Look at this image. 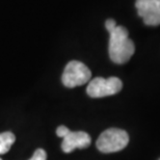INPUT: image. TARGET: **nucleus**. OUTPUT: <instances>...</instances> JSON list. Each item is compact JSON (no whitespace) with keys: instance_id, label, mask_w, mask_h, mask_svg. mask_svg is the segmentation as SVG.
I'll list each match as a JSON object with an SVG mask.
<instances>
[{"instance_id":"f257e3e1","label":"nucleus","mask_w":160,"mask_h":160,"mask_svg":"<svg viewBox=\"0 0 160 160\" xmlns=\"http://www.w3.org/2000/svg\"><path fill=\"white\" fill-rule=\"evenodd\" d=\"M109 34L108 53L110 59L118 65L126 63L135 52V46L128 37L127 28L117 26Z\"/></svg>"},{"instance_id":"f03ea898","label":"nucleus","mask_w":160,"mask_h":160,"mask_svg":"<svg viewBox=\"0 0 160 160\" xmlns=\"http://www.w3.org/2000/svg\"><path fill=\"white\" fill-rule=\"evenodd\" d=\"M128 142L129 135L126 131L118 128H110L99 136L96 146L102 153H114L126 148Z\"/></svg>"},{"instance_id":"7ed1b4c3","label":"nucleus","mask_w":160,"mask_h":160,"mask_svg":"<svg viewBox=\"0 0 160 160\" xmlns=\"http://www.w3.org/2000/svg\"><path fill=\"white\" fill-rule=\"evenodd\" d=\"M92 77V72L84 63L78 60H71L63 70L62 81L67 88H76L88 83Z\"/></svg>"},{"instance_id":"20e7f679","label":"nucleus","mask_w":160,"mask_h":160,"mask_svg":"<svg viewBox=\"0 0 160 160\" xmlns=\"http://www.w3.org/2000/svg\"><path fill=\"white\" fill-rule=\"evenodd\" d=\"M122 88L123 82L118 77H109L107 79L96 77L89 81L86 92L91 98H103L118 94Z\"/></svg>"},{"instance_id":"39448f33","label":"nucleus","mask_w":160,"mask_h":160,"mask_svg":"<svg viewBox=\"0 0 160 160\" xmlns=\"http://www.w3.org/2000/svg\"><path fill=\"white\" fill-rule=\"evenodd\" d=\"M135 6L146 25H160V0H136Z\"/></svg>"},{"instance_id":"423d86ee","label":"nucleus","mask_w":160,"mask_h":160,"mask_svg":"<svg viewBox=\"0 0 160 160\" xmlns=\"http://www.w3.org/2000/svg\"><path fill=\"white\" fill-rule=\"evenodd\" d=\"M62 150L71 153L75 149H85L91 145V136L84 131H71L68 129L62 135Z\"/></svg>"},{"instance_id":"0eeeda50","label":"nucleus","mask_w":160,"mask_h":160,"mask_svg":"<svg viewBox=\"0 0 160 160\" xmlns=\"http://www.w3.org/2000/svg\"><path fill=\"white\" fill-rule=\"evenodd\" d=\"M15 142L16 136L12 132L6 131V132L0 133V155L5 154L6 152H8Z\"/></svg>"},{"instance_id":"6e6552de","label":"nucleus","mask_w":160,"mask_h":160,"mask_svg":"<svg viewBox=\"0 0 160 160\" xmlns=\"http://www.w3.org/2000/svg\"><path fill=\"white\" fill-rule=\"evenodd\" d=\"M29 160H47V154L43 149H37L33 156Z\"/></svg>"},{"instance_id":"1a4fd4ad","label":"nucleus","mask_w":160,"mask_h":160,"mask_svg":"<svg viewBox=\"0 0 160 160\" xmlns=\"http://www.w3.org/2000/svg\"><path fill=\"white\" fill-rule=\"evenodd\" d=\"M118 25L113 19H107L106 22H105V27H106V29L108 30V32H111Z\"/></svg>"},{"instance_id":"9d476101","label":"nucleus","mask_w":160,"mask_h":160,"mask_svg":"<svg viewBox=\"0 0 160 160\" xmlns=\"http://www.w3.org/2000/svg\"><path fill=\"white\" fill-rule=\"evenodd\" d=\"M0 160H2V159H1V158H0Z\"/></svg>"},{"instance_id":"9b49d317","label":"nucleus","mask_w":160,"mask_h":160,"mask_svg":"<svg viewBox=\"0 0 160 160\" xmlns=\"http://www.w3.org/2000/svg\"><path fill=\"white\" fill-rule=\"evenodd\" d=\"M159 160H160V159H159Z\"/></svg>"}]
</instances>
